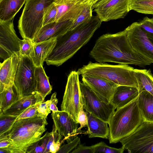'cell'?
Instances as JSON below:
<instances>
[{
  "label": "cell",
  "instance_id": "1",
  "mask_svg": "<svg viewBox=\"0 0 153 153\" xmlns=\"http://www.w3.org/2000/svg\"><path fill=\"white\" fill-rule=\"evenodd\" d=\"M89 55L97 62L101 63L112 62L142 67L152 64L134 50L129 42L125 29L99 37Z\"/></svg>",
  "mask_w": 153,
  "mask_h": 153
},
{
  "label": "cell",
  "instance_id": "2",
  "mask_svg": "<svg viewBox=\"0 0 153 153\" xmlns=\"http://www.w3.org/2000/svg\"><path fill=\"white\" fill-rule=\"evenodd\" d=\"M102 22L97 16H93L88 21L57 38L54 48L45 60L47 64L59 66L72 57L90 40Z\"/></svg>",
  "mask_w": 153,
  "mask_h": 153
},
{
  "label": "cell",
  "instance_id": "3",
  "mask_svg": "<svg viewBox=\"0 0 153 153\" xmlns=\"http://www.w3.org/2000/svg\"><path fill=\"white\" fill-rule=\"evenodd\" d=\"M46 119L37 115L16 120L4 134L8 137L10 144L4 149L8 153H26L30 147L42 138L48 124Z\"/></svg>",
  "mask_w": 153,
  "mask_h": 153
},
{
  "label": "cell",
  "instance_id": "4",
  "mask_svg": "<svg viewBox=\"0 0 153 153\" xmlns=\"http://www.w3.org/2000/svg\"><path fill=\"white\" fill-rule=\"evenodd\" d=\"M138 97L117 108L111 116L108 123L110 143L120 142L133 133L145 121L138 106Z\"/></svg>",
  "mask_w": 153,
  "mask_h": 153
},
{
  "label": "cell",
  "instance_id": "5",
  "mask_svg": "<svg viewBox=\"0 0 153 153\" xmlns=\"http://www.w3.org/2000/svg\"><path fill=\"white\" fill-rule=\"evenodd\" d=\"M134 68L128 65H110L89 62L77 71L79 75L95 76L111 81L118 85L138 88Z\"/></svg>",
  "mask_w": 153,
  "mask_h": 153
},
{
  "label": "cell",
  "instance_id": "6",
  "mask_svg": "<svg viewBox=\"0 0 153 153\" xmlns=\"http://www.w3.org/2000/svg\"><path fill=\"white\" fill-rule=\"evenodd\" d=\"M55 0H27L18 21V28L23 39L33 41L43 26L45 9Z\"/></svg>",
  "mask_w": 153,
  "mask_h": 153
},
{
  "label": "cell",
  "instance_id": "7",
  "mask_svg": "<svg viewBox=\"0 0 153 153\" xmlns=\"http://www.w3.org/2000/svg\"><path fill=\"white\" fill-rule=\"evenodd\" d=\"M120 142L131 153H153V123L144 121L131 134Z\"/></svg>",
  "mask_w": 153,
  "mask_h": 153
},
{
  "label": "cell",
  "instance_id": "8",
  "mask_svg": "<svg viewBox=\"0 0 153 153\" xmlns=\"http://www.w3.org/2000/svg\"><path fill=\"white\" fill-rule=\"evenodd\" d=\"M36 67L31 59L20 55L14 84L21 98L37 92L35 76Z\"/></svg>",
  "mask_w": 153,
  "mask_h": 153
},
{
  "label": "cell",
  "instance_id": "9",
  "mask_svg": "<svg viewBox=\"0 0 153 153\" xmlns=\"http://www.w3.org/2000/svg\"><path fill=\"white\" fill-rule=\"evenodd\" d=\"M82 102L85 111L104 121L109 123L116 109L111 103L102 101L88 86L82 82H79Z\"/></svg>",
  "mask_w": 153,
  "mask_h": 153
},
{
  "label": "cell",
  "instance_id": "10",
  "mask_svg": "<svg viewBox=\"0 0 153 153\" xmlns=\"http://www.w3.org/2000/svg\"><path fill=\"white\" fill-rule=\"evenodd\" d=\"M79 75L76 71L69 75L61 105V111L68 113L77 123L78 114L83 106Z\"/></svg>",
  "mask_w": 153,
  "mask_h": 153
},
{
  "label": "cell",
  "instance_id": "11",
  "mask_svg": "<svg viewBox=\"0 0 153 153\" xmlns=\"http://www.w3.org/2000/svg\"><path fill=\"white\" fill-rule=\"evenodd\" d=\"M131 45L139 55L153 63V34L144 30L138 22L125 29Z\"/></svg>",
  "mask_w": 153,
  "mask_h": 153
},
{
  "label": "cell",
  "instance_id": "12",
  "mask_svg": "<svg viewBox=\"0 0 153 153\" xmlns=\"http://www.w3.org/2000/svg\"><path fill=\"white\" fill-rule=\"evenodd\" d=\"M131 0H97L92 9L102 22L124 18L130 11Z\"/></svg>",
  "mask_w": 153,
  "mask_h": 153
},
{
  "label": "cell",
  "instance_id": "13",
  "mask_svg": "<svg viewBox=\"0 0 153 153\" xmlns=\"http://www.w3.org/2000/svg\"><path fill=\"white\" fill-rule=\"evenodd\" d=\"M13 20L0 21V57L4 60L15 53L20 54L22 40L16 33Z\"/></svg>",
  "mask_w": 153,
  "mask_h": 153
},
{
  "label": "cell",
  "instance_id": "14",
  "mask_svg": "<svg viewBox=\"0 0 153 153\" xmlns=\"http://www.w3.org/2000/svg\"><path fill=\"white\" fill-rule=\"evenodd\" d=\"M82 76V82L90 88L101 100L107 103H111L118 85L96 76L83 75Z\"/></svg>",
  "mask_w": 153,
  "mask_h": 153
},
{
  "label": "cell",
  "instance_id": "15",
  "mask_svg": "<svg viewBox=\"0 0 153 153\" xmlns=\"http://www.w3.org/2000/svg\"><path fill=\"white\" fill-rule=\"evenodd\" d=\"M52 116L53 124L59 134L64 137L63 141L66 140L68 143L73 140L77 132L79 123L64 111L52 112Z\"/></svg>",
  "mask_w": 153,
  "mask_h": 153
},
{
  "label": "cell",
  "instance_id": "16",
  "mask_svg": "<svg viewBox=\"0 0 153 153\" xmlns=\"http://www.w3.org/2000/svg\"><path fill=\"white\" fill-rule=\"evenodd\" d=\"M73 21L71 20L54 22L43 26L36 35L33 42L38 43L57 38L71 30Z\"/></svg>",
  "mask_w": 153,
  "mask_h": 153
},
{
  "label": "cell",
  "instance_id": "17",
  "mask_svg": "<svg viewBox=\"0 0 153 153\" xmlns=\"http://www.w3.org/2000/svg\"><path fill=\"white\" fill-rule=\"evenodd\" d=\"M88 0L76 1L70 0H55L54 2L57 9L55 22L69 20L74 22Z\"/></svg>",
  "mask_w": 153,
  "mask_h": 153
},
{
  "label": "cell",
  "instance_id": "18",
  "mask_svg": "<svg viewBox=\"0 0 153 153\" xmlns=\"http://www.w3.org/2000/svg\"><path fill=\"white\" fill-rule=\"evenodd\" d=\"M19 60V54L15 53L0 63V93L14 84Z\"/></svg>",
  "mask_w": 153,
  "mask_h": 153
},
{
  "label": "cell",
  "instance_id": "19",
  "mask_svg": "<svg viewBox=\"0 0 153 153\" xmlns=\"http://www.w3.org/2000/svg\"><path fill=\"white\" fill-rule=\"evenodd\" d=\"M138 88L125 85H119L111 101L116 109L122 107L137 98L139 94Z\"/></svg>",
  "mask_w": 153,
  "mask_h": 153
},
{
  "label": "cell",
  "instance_id": "20",
  "mask_svg": "<svg viewBox=\"0 0 153 153\" xmlns=\"http://www.w3.org/2000/svg\"><path fill=\"white\" fill-rule=\"evenodd\" d=\"M44 99L38 92L21 98L8 109L0 114L18 117L31 106L43 102Z\"/></svg>",
  "mask_w": 153,
  "mask_h": 153
},
{
  "label": "cell",
  "instance_id": "21",
  "mask_svg": "<svg viewBox=\"0 0 153 153\" xmlns=\"http://www.w3.org/2000/svg\"><path fill=\"white\" fill-rule=\"evenodd\" d=\"M88 117L87 126L88 130L86 132L89 138L98 137L108 139L109 134L108 123L85 111Z\"/></svg>",
  "mask_w": 153,
  "mask_h": 153
},
{
  "label": "cell",
  "instance_id": "22",
  "mask_svg": "<svg viewBox=\"0 0 153 153\" xmlns=\"http://www.w3.org/2000/svg\"><path fill=\"white\" fill-rule=\"evenodd\" d=\"M56 38L34 43V55L32 59L36 67L43 66L44 62L51 52L56 42Z\"/></svg>",
  "mask_w": 153,
  "mask_h": 153
},
{
  "label": "cell",
  "instance_id": "23",
  "mask_svg": "<svg viewBox=\"0 0 153 153\" xmlns=\"http://www.w3.org/2000/svg\"><path fill=\"white\" fill-rule=\"evenodd\" d=\"M27 0H0V21L13 19Z\"/></svg>",
  "mask_w": 153,
  "mask_h": 153
},
{
  "label": "cell",
  "instance_id": "24",
  "mask_svg": "<svg viewBox=\"0 0 153 153\" xmlns=\"http://www.w3.org/2000/svg\"><path fill=\"white\" fill-rule=\"evenodd\" d=\"M138 105L145 121L153 123V96L146 91L139 93Z\"/></svg>",
  "mask_w": 153,
  "mask_h": 153
},
{
  "label": "cell",
  "instance_id": "25",
  "mask_svg": "<svg viewBox=\"0 0 153 153\" xmlns=\"http://www.w3.org/2000/svg\"><path fill=\"white\" fill-rule=\"evenodd\" d=\"M35 76L37 91L43 99L51 93L52 87L50 84L49 77L47 76L43 66L36 67Z\"/></svg>",
  "mask_w": 153,
  "mask_h": 153
},
{
  "label": "cell",
  "instance_id": "26",
  "mask_svg": "<svg viewBox=\"0 0 153 153\" xmlns=\"http://www.w3.org/2000/svg\"><path fill=\"white\" fill-rule=\"evenodd\" d=\"M139 93L146 91L153 96V76L151 70L135 69Z\"/></svg>",
  "mask_w": 153,
  "mask_h": 153
},
{
  "label": "cell",
  "instance_id": "27",
  "mask_svg": "<svg viewBox=\"0 0 153 153\" xmlns=\"http://www.w3.org/2000/svg\"><path fill=\"white\" fill-rule=\"evenodd\" d=\"M21 98L14 84L0 93V113L8 109Z\"/></svg>",
  "mask_w": 153,
  "mask_h": 153
},
{
  "label": "cell",
  "instance_id": "28",
  "mask_svg": "<svg viewBox=\"0 0 153 153\" xmlns=\"http://www.w3.org/2000/svg\"><path fill=\"white\" fill-rule=\"evenodd\" d=\"M130 10L153 15V0H131Z\"/></svg>",
  "mask_w": 153,
  "mask_h": 153
},
{
  "label": "cell",
  "instance_id": "29",
  "mask_svg": "<svg viewBox=\"0 0 153 153\" xmlns=\"http://www.w3.org/2000/svg\"><path fill=\"white\" fill-rule=\"evenodd\" d=\"M93 0H88L79 15L74 22L71 30L81 24L89 20L92 17Z\"/></svg>",
  "mask_w": 153,
  "mask_h": 153
},
{
  "label": "cell",
  "instance_id": "30",
  "mask_svg": "<svg viewBox=\"0 0 153 153\" xmlns=\"http://www.w3.org/2000/svg\"><path fill=\"white\" fill-rule=\"evenodd\" d=\"M51 134L46 132L40 140L28 149L26 153H44Z\"/></svg>",
  "mask_w": 153,
  "mask_h": 153
},
{
  "label": "cell",
  "instance_id": "31",
  "mask_svg": "<svg viewBox=\"0 0 153 153\" xmlns=\"http://www.w3.org/2000/svg\"><path fill=\"white\" fill-rule=\"evenodd\" d=\"M17 117L0 114V135L8 132L16 120Z\"/></svg>",
  "mask_w": 153,
  "mask_h": 153
},
{
  "label": "cell",
  "instance_id": "32",
  "mask_svg": "<svg viewBox=\"0 0 153 153\" xmlns=\"http://www.w3.org/2000/svg\"><path fill=\"white\" fill-rule=\"evenodd\" d=\"M93 153H123L124 149L122 147L119 149L110 147L102 141L92 145Z\"/></svg>",
  "mask_w": 153,
  "mask_h": 153
},
{
  "label": "cell",
  "instance_id": "33",
  "mask_svg": "<svg viewBox=\"0 0 153 153\" xmlns=\"http://www.w3.org/2000/svg\"><path fill=\"white\" fill-rule=\"evenodd\" d=\"M34 44L32 40L23 39L21 44L19 55L26 56L32 59L34 55Z\"/></svg>",
  "mask_w": 153,
  "mask_h": 153
},
{
  "label": "cell",
  "instance_id": "34",
  "mask_svg": "<svg viewBox=\"0 0 153 153\" xmlns=\"http://www.w3.org/2000/svg\"><path fill=\"white\" fill-rule=\"evenodd\" d=\"M57 9L54 2L48 6L45 9L43 21V26L55 21Z\"/></svg>",
  "mask_w": 153,
  "mask_h": 153
},
{
  "label": "cell",
  "instance_id": "35",
  "mask_svg": "<svg viewBox=\"0 0 153 153\" xmlns=\"http://www.w3.org/2000/svg\"><path fill=\"white\" fill-rule=\"evenodd\" d=\"M51 100H48L45 102L38 104L37 106L38 113L37 116L47 118L48 114L51 112L50 108Z\"/></svg>",
  "mask_w": 153,
  "mask_h": 153
},
{
  "label": "cell",
  "instance_id": "36",
  "mask_svg": "<svg viewBox=\"0 0 153 153\" xmlns=\"http://www.w3.org/2000/svg\"><path fill=\"white\" fill-rule=\"evenodd\" d=\"M80 143V138L76 137L67 144L61 146L58 153H69L74 149Z\"/></svg>",
  "mask_w": 153,
  "mask_h": 153
},
{
  "label": "cell",
  "instance_id": "37",
  "mask_svg": "<svg viewBox=\"0 0 153 153\" xmlns=\"http://www.w3.org/2000/svg\"><path fill=\"white\" fill-rule=\"evenodd\" d=\"M38 104L31 106L25 110L20 115L18 116L16 120L31 118L37 115V110Z\"/></svg>",
  "mask_w": 153,
  "mask_h": 153
},
{
  "label": "cell",
  "instance_id": "38",
  "mask_svg": "<svg viewBox=\"0 0 153 153\" xmlns=\"http://www.w3.org/2000/svg\"><path fill=\"white\" fill-rule=\"evenodd\" d=\"M138 23L144 30L153 34V18H150L146 17Z\"/></svg>",
  "mask_w": 153,
  "mask_h": 153
},
{
  "label": "cell",
  "instance_id": "39",
  "mask_svg": "<svg viewBox=\"0 0 153 153\" xmlns=\"http://www.w3.org/2000/svg\"><path fill=\"white\" fill-rule=\"evenodd\" d=\"M83 106L81 108L77 116V122L80 126L77 129V132L80 131L82 128L87 126L88 117L86 113L84 110Z\"/></svg>",
  "mask_w": 153,
  "mask_h": 153
},
{
  "label": "cell",
  "instance_id": "40",
  "mask_svg": "<svg viewBox=\"0 0 153 153\" xmlns=\"http://www.w3.org/2000/svg\"><path fill=\"white\" fill-rule=\"evenodd\" d=\"M72 153H93L92 146H87L79 144L71 152Z\"/></svg>",
  "mask_w": 153,
  "mask_h": 153
},
{
  "label": "cell",
  "instance_id": "41",
  "mask_svg": "<svg viewBox=\"0 0 153 153\" xmlns=\"http://www.w3.org/2000/svg\"><path fill=\"white\" fill-rule=\"evenodd\" d=\"M62 137H60L58 139L54 140L50 146L49 153H55L57 152L63 142L62 140L61 141Z\"/></svg>",
  "mask_w": 153,
  "mask_h": 153
},
{
  "label": "cell",
  "instance_id": "42",
  "mask_svg": "<svg viewBox=\"0 0 153 153\" xmlns=\"http://www.w3.org/2000/svg\"><path fill=\"white\" fill-rule=\"evenodd\" d=\"M56 93H53L51 96L50 99L51 102L50 108L52 112H57L59 111L56 105L58 102V100L56 97Z\"/></svg>",
  "mask_w": 153,
  "mask_h": 153
},
{
  "label": "cell",
  "instance_id": "43",
  "mask_svg": "<svg viewBox=\"0 0 153 153\" xmlns=\"http://www.w3.org/2000/svg\"><path fill=\"white\" fill-rule=\"evenodd\" d=\"M9 144L10 141L6 134L0 135V149L7 148Z\"/></svg>",
  "mask_w": 153,
  "mask_h": 153
},
{
  "label": "cell",
  "instance_id": "44",
  "mask_svg": "<svg viewBox=\"0 0 153 153\" xmlns=\"http://www.w3.org/2000/svg\"><path fill=\"white\" fill-rule=\"evenodd\" d=\"M70 0L74 1H84L85 0Z\"/></svg>",
  "mask_w": 153,
  "mask_h": 153
},
{
  "label": "cell",
  "instance_id": "45",
  "mask_svg": "<svg viewBox=\"0 0 153 153\" xmlns=\"http://www.w3.org/2000/svg\"><path fill=\"white\" fill-rule=\"evenodd\" d=\"M97 0H93V4L96 1H97Z\"/></svg>",
  "mask_w": 153,
  "mask_h": 153
}]
</instances>
